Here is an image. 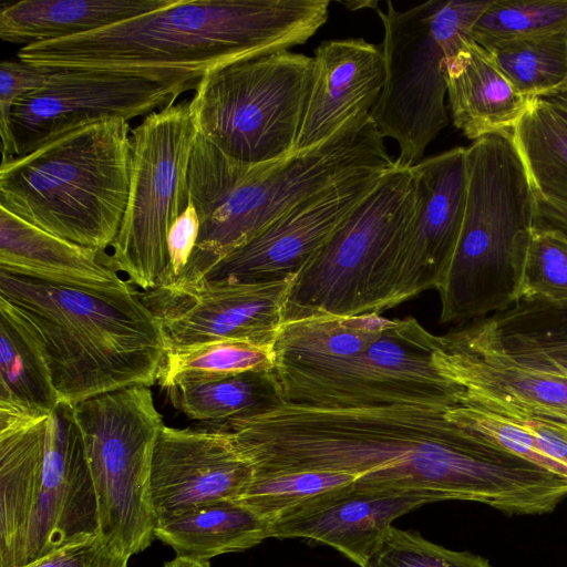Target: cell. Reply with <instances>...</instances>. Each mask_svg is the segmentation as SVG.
Returning <instances> with one entry per match:
<instances>
[{"label":"cell","mask_w":567,"mask_h":567,"mask_svg":"<svg viewBox=\"0 0 567 567\" xmlns=\"http://www.w3.org/2000/svg\"><path fill=\"white\" fill-rule=\"evenodd\" d=\"M454 408V406H453ZM447 406L318 409L282 403L219 425L254 476L351 475L367 489L425 491L507 515H542L567 497V477L457 423Z\"/></svg>","instance_id":"1"},{"label":"cell","mask_w":567,"mask_h":567,"mask_svg":"<svg viewBox=\"0 0 567 567\" xmlns=\"http://www.w3.org/2000/svg\"><path fill=\"white\" fill-rule=\"evenodd\" d=\"M329 6V0H174L101 30L22 47L18 59L197 87L218 66L306 43L327 22Z\"/></svg>","instance_id":"2"},{"label":"cell","mask_w":567,"mask_h":567,"mask_svg":"<svg viewBox=\"0 0 567 567\" xmlns=\"http://www.w3.org/2000/svg\"><path fill=\"white\" fill-rule=\"evenodd\" d=\"M394 166L370 114L350 121L317 146L265 164L235 159L198 133L187 188L199 218V236L178 280H200L223 258L312 196Z\"/></svg>","instance_id":"3"},{"label":"cell","mask_w":567,"mask_h":567,"mask_svg":"<svg viewBox=\"0 0 567 567\" xmlns=\"http://www.w3.org/2000/svg\"><path fill=\"white\" fill-rule=\"evenodd\" d=\"M0 298L37 338L61 402L158 382L169 344L127 280L70 286L0 269Z\"/></svg>","instance_id":"4"},{"label":"cell","mask_w":567,"mask_h":567,"mask_svg":"<svg viewBox=\"0 0 567 567\" xmlns=\"http://www.w3.org/2000/svg\"><path fill=\"white\" fill-rule=\"evenodd\" d=\"M97 534L73 405L48 414L0 401V567H25Z\"/></svg>","instance_id":"5"},{"label":"cell","mask_w":567,"mask_h":567,"mask_svg":"<svg viewBox=\"0 0 567 567\" xmlns=\"http://www.w3.org/2000/svg\"><path fill=\"white\" fill-rule=\"evenodd\" d=\"M465 163L462 231L437 288L442 323L464 324L518 301L534 233L537 195L512 130L473 141Z\"/></svg>","instance_id":"6"},{"label":"cell","mask_w":567,"mask_h":567,"mask_svg":"<svg viewBox=\"0 0 567 567\" xmlns=\"http://www.w3.org/2000/svg\"><path fill=\"white\" fill-rule=\"evenodd\" d=\"M131 131L124 118L106 120L1 163L0 206L47 233L105 251L127 206Z\"/></svg>","instance_id":"7"},{"label":"cell","mask_w":567,"mask_h":567,"mask_svg":"<svg viewBox=\"0 0 567 567\" xmlns=\"http://www.w3.org/2000/svg\"><path fill=\"white\" fill-rule=\"evenodd\" d=\"M415 208L412 168L394 166L291 280L284 323L391 309Z\"/></svg>","instance_id":"8"},{"label":"cell","mask_w":567,"mask_h":567,"mask_svg":"<svg viewBox=\"0 0 567 567\" xmlns=\"http://www.w3.org/2000/svg\"><path fill=\"white\" fill-rule=\"evenodd\" d=\"M492 0H430L375 11L383 25L384 82L370 115L399 145L395 166L411 168L449 125L445 60L471 39Z\"/></svg>","instance_id":"9"},{"label":"cell","mask_w":567,"mask_h":567,"mask_svg":"<svg viewBox=\"0 0 567 567\" xmlns=\"http://www.w3.org/2000/svg\"><path fill=\"white\" fill-rule=\"evenodd\" d=\"M440 336L414 317L392 319L364 350L342 357L275 359L284 403L318 409L400 404L453 408L465 388L433 362Z\"/></svg>","instance_id":"10"},{"label":"cell","mask_w":567,"mask_h":567,"mask_svg":"<svg viewBox=\"0 0 567 567\" xmlns=\"http://www.w3.org/2000/svg\"><path fill=\"white\" fill-rule=\"evenodd\" d=\"M313 58L282 51L238 60L204 75L190 99L198 133L248 164L295 154Z\"/></svg>","instance_id":"11"},{"label":"cell","mask_w":567,"mask_h":567,"mask_svg":"<svg viewBox=\"0 0 567 567\" xmlns=\"http://www.w3.org/2000/svg\"><path fill=\"white\" fill-rule=\"evenodd\" d=\"M73 413L96 495L100 534L131 557L155 537L150 475L163 416L144 385L83 400Z\"/></svg>","instance_id":"12"},{"label":"cell","mask_w":567,"mask_h":567,"mask_svg":"<svg viewBox=\"0 0 567 567\" xmlns=\"http://www.w3.org/2000/svg\"><path fill=\"white\" fill-rule=\"evenodd\" d=\"M197 135L190 100L144 116L131 131L130 193L110 264L143 291L168 278L167 235L189 202L187 175Z\"/></svg>","instance_id":"13"},{"label":"cell","mask_w":567,"mask_h":567,"mask_svg":"<svg viewBox=\"0 0 567 567\" xmlns=\"http://www.w3.org/2000/svg\"><path fill=\"white\" fill-rule=\"evenodd\" d=\"M49 82L18 97L8 132L16 156L93 123L146 116L196 85L126 72L55 68Z\"/></svg>","instance_id":"14"},{"label":"cell","mask_w":567,"mask_h":567,"mask_svg":"<svg viewBox=\"0 0 567 567\" xmlns=\"http://www.w3.org/2000/svg\"><path fill=\"white\" fill-rule=\"evenodd\" d=\"M292 280V279H291ZM291 280L168 284L140 292L169 348L236 340L274 348Z\"/></svg>","instance_id":"15"},{"label":"cell","mask_w":567,"mask_h":567,"mask_svg":"<svg viewBox=\"0 0 567 567\" xmlns=\"http://www.w3.org/2000/svg\"><path fill=\"white\" fill-rule=\"evenodd\" d=\"M386 172L349 181L302 202L223 258L202 279L246 284L293 279Z\"/></svg>","instance_id":"16"},{"label":"cell","mask_w":567,"mask_h":567,"mask_svg":"<svg viewBox=\"0 0 567 567\" xmlns=\"http://www.w3.org/2000/svg\"><path fill=\"white\" fill-rule=\"evenodd\" d=\"M411 168L415 208L400 257L393 308L437 290L456 250L465 212V147L422 158Z\"/></svg>","instance_id":"17"},{"label":"cell","mask_w":567,"mask_h":567,"mask_svg":"<svg viewBox=\"0 0 567 567\" xmlns=\"http://www.w3.org/2000/svg\"><path fill=\"white\" fill-rule=\"evenodd\" d=\"M252 478L251 464L227 431L164 425L152 457V507L159 522L210 503L238 499Z\"/></svg>","instance_id":"18"},{"label":"cell","mask_w":567,"mask_h":567,"mask_svg":"<svg viewBox=\"0 0 567 567\" xmlns=\"http://www.w3.org/2000/svg\"><path fill=\"white\" fill-rule=\"evenodd\" d=\"M443 501L433 492L367 489L353 484L285 513L270 523V537L321 543L364 567L394 519Z\"/></svg>","instance_id":"19"},{"label":"cell","mask_w":567,"mask_h":567,"mask_svg":"<svg viewBox=\"0 0 567 567\" xmlns=\"http://www.w3.org/2000/svg\"><path fill=\"white\" fill-rule=\"evenodd\" d=\"M312 58L311 87L296 152L317 146L350 121L370 114L384 82L381 45L362 38L322 41Z\"/></svg>","instance_id":"20"},{"label":"cell","mask_w":567,"mask_h":567,"mask_svg":"<svg viewBox=\"0 0 567 567\" xmlns=\"http://www.w3.org/2000/svg\"><path fill=\"white\" fill-rule=\"evenodd\" d=\"M445 79L453 124L472 142L513 130L534 101L520 94L473 40L446 58Z\"/></svg>","instance_id":"21"},{"label":"cell","mask_w":567,"mask_h":567,"mask_svg":"<svg viewBox=\"0 0 567 567\" xmlns=\"http://www.w3.org/2000/svg\"><path fill=\"white\" fill-rule=\"evenodd\" d=\"M433 362L444 377L470 393L546 406H567V379L513 363L471 337L462 326L440 336Z\"/></svg>","instance_id":"22"},{"label":"cell","mask_w":567,"mask_h":567,"mask_svg":"<svg viewBox=\"0 0 567 567\" xmlns=\"http://www.w3.org/2000/svg\"><path fill=\"white\" fill-rule=\"evenodd\" d=\"M0 269L70 286H118L105 251L47 233L0 206Z\"/></svg>","instance_id":"23"},{"label":"cell","mask_w":567,"mask_h":567,"mask_svg":"<svg viewBox=\"0 0 567 567\" xmlns=\"http://www.w3.org/2000/svg\"><path fill=\"white\" fill-rule=\"evenodd\" d=\"M462 327L522 368L567 379V301L519 299Z\"/></svg>","instance_id":"24"},{"label":"cell","mask_w":567,"mask_h":567,"mask_svg":"<svg viewBox=\"0 0 567 567\" xmlns=\"http://www.w3.org/2000/svg\"><path fill=\"white\" fill-rule=\"evenodd\" d=\"M173 2L174 0H22L1 7L0 38L22 47L72 38Z\"/></svg>","instance_id":"25"},{"label":"cell","mask_w":567,"mask_h":567,"mask_svg":"<svg viewBox=\"0 0 567 567\" xmlns=\"http://www.w3.org/2000/svg\"><path fill=\"white\" fill-rule=\"evenodd\" d=\"M163 389L176 409L207 425L251 417L284 403L272 370L224 375L182 373Z\"/></svg>","instance_id":"26"},{"label":"cell","mask_w":567,"mask_h":567,"mask_svg":"<svg viewBox=\"0 0 567 567\" xmlns=\"http://www.w3.org/2000/svg\"><path fill=\"white\" fill-rule=\"evenodd\" d=\"M154 535L176 556L208 561L270 537V524L236 499L203 505L157 522Z\"/></svg>","instance_id":"27"},{"label":"cell","mask_w":567,"mask_h":567,"mask_svg":"<svg viewBox=\"0 0 567 567\" xmlns=\"http://www.w3.org/2000/svg\"><path fill=\"white\" fill-rule=\"evenodd\" d=\"M0 401L48 414L61 402L37 338L1 298Z\"/></svg>","instance_id":"28"},{"label":"cell","mask_w":567,"mask_h":567,"mask_svg":"<svg viewBox=\"0 0 567 567\" xmlns=\"http://www.w3.org/2000/svg\"><path fill=\"white\" fill-rule=\"evenodd\" d=\"M512 132L536 195L567 207V122L536 97Z\"/></svg>","instance_id":"29"},{"label":"cell","mask_w":567,"mask_h":567,"mask_svg":"<svg viewBox=\"0 0 567 567\" xmlns=\"http://www.w3.org/2000/svg\"><path fill=\"white\" fill-rule=\"evenodd\" d=\"M483 48L527 97H544L567 85V31L503 39Z\"/></svg>","instance_id":"30"},{"label":"cell","mask_w":567,"mask_h":567,"mask_svg":"<svg viewBox=\"0 0 567 567\" xmlns=\"http://www.w3.org/2000/svg\"><path fill=\"white\" fill-rule=\"evenodd\" d=\"M391 322L375 313L287 322L274 344L275 359L353 354L371 344Z\"/></svg>","instance_id":"31"},{"label":"cell","mask_w":567,"mask_h":567,"mask_svg":"<svg viewBox=\"0 0 567 567\" xmlns=\"http://www.w3.org/2000/svg\"><path fill=\"white\" fill-rule=\"evenodd\" d=\"M354 482L355 478L348 474L316 471L254 476L236 501L270 524L285 513Z\"/></svg>","instance_id":"32"},{"label":"cell","mask_w":567,"mask_h":567,"mask_svg":"<svg viewBox=\"0 0 567 567\" xmlns=\"http://www.w3.org/2000/svg\"><path fill=\"white\" fill-rule=\"evenodd\" d=\"M274 348L236 340H219L190 347L169 348L158 383L163 389L182 373L235 374L274 370Z\"/></svg>","instance_id":"33"},{"label":"cell","mask_w":567,"mask_h":567,"mask_svg":"<svg viewBox=\"0 0 567 567\" xmlns=\"http://www.w3.org/2000/svg\"><path fill=\"white\" fill-rule=\"evenodd\" d=\"M567 31V0H492L471 39L486 44L512 38Z\"/></svg>","instance_id":"34"},{"label":"cell","mask_w":567,"mask_h":567,"mask_svg":"<svg viewBox=\"0 0 567 567\" xmlns=\"http://www.w3.org/2000/svg\"><path fill=\"white\" fill-rule=\"evenodd\" d=\"M364 567H491L488 559L434 544L416 532L392 526Z\"/></svg>","instance_id":"35"},{"label":"cell","mask_w":567,"mask_h":567,"mask_svg":"<svg viewBox=\"0 0 567 567\" xmlns=\"http://www.w3.org/2000/svg\"><path fill=\"white\" fill-rule=\"evenodd\" d=\"M519 299L567 301V241L534 229Z\"/></svg>","instance_id":"36"},{"label":"cell","mask_w":567,"mask_h":567,"mask_svg":"<svg viewBox=\"0 0 567 567\" xmlns=\"http://www.w3.org/2000/svg\"><path fill=\"white\" fill-rule=\"evenodd\" d=\"M55 68L34 65L28 62L2 61L0 64V135L2 159L16 157L10 144L8 122L13 103L21 95L44 86Z\"/></svg>","instance_id":"37"},{"label":"cell","mask_w":567,"mask_h":567,"mask_svg":"<svg viewBox=\"0 0 567 567\" xmlns=\"http://www.w3.org/2000/svg\"><path fill=\"white\" fill-rule=\"evenodd\" d=\"M130 557L101 534L68 545L25 567H127Z\"/></svg>","instance_id":"38"},{"label":"cell","mask_w":567,"mask_h":567,"mask_svg":"<svg viewBox=\"0 0 567 567\" xmlns=\"http://www.w3.org/2000/svg\"><path fill=\"white\" fill-rule=\"evenodd\" d=\"M198 236L199 218L189 200L186 209L175 219L167 235L169 274L164 285L183 272L193 255Z\"/></svg>","instance_id":"39"},{"label":"cell","mask_w":567,"mask_h":567,"mask_svg":"<svg viewBox=\"0 0 567 567\" xmlns=\"http://www.w3.org/2000/svg\"><path fill=\"white\" fill-rule=\"evenodd\" d=\"M525 427L546 455L567 465V429L512 412H491Z\"/></svg>","instance_id":"40"},{"label":"cell","mask_w":567,"mask_h":567,"mask_svg":"<svg viewBox=\"0 0 567 567\" xmlns=\"http://www.w3.org/2000/svg\"><path fill=\"white\" fill-rule=\"evenodd\" d=\"M477 405L488 412L518 413L547 424L567 429V406H546L516 399H503L485 395L478 396Z\"/></svg>","instance_id":"41"},{"label":"cell","mask_w":567,"mask_h":567,"mask_svg":"<svg viewBox=\"0 0 567 567\" xmlns=\"http://www.w3.org/2000/svg\"><path fill=\"white\" fill-rule=\"evenodd\" d=\"M534 229L567 241V207L537 196Z\"/></svg>","instance_id":"42"},{"label":"cell","mask_w":567,"mask_h":567,"mask_svg":"<svg viewBox=\"0 0 567 567\" xmlns=\"http://www.w3.org/2000/svg\"><path fill=\"white\" fill-rule=\"evenodd\" d=\"M567 122V85L559 91L542 97Z\"/></svg>","instance_id":"43"},{"label":"cell","mask_w":567,"mask_h":567,"mask_svg":"<svg viewBox=\"0 0 567 567\" xmlns=\"http://www.w3.org/2000/svg\"><path fill=\"white\" fill-rule=\"evenodd\" d=\"M164 567H209V563L176 556L173 560L166 563Z\"/></svg>","instance_id":"44"},{"label":"cell","mask_w":567,"mask_h":567,"mask_svg":"<svg viewBox=\"0 0 567 567\" xmlns=\"http://www.w3.org/2000/svg\"><path fill=\"white\" fill-rule=\"evenodd\" d=\"M342 3L346 6L347 9H349L351 11L365 9V8L375 10L377 8H379V2L372 1V0L343 1Z\"/></svg>","instance_id":"45"}]
</instances>
